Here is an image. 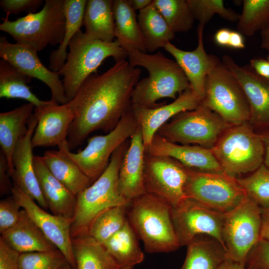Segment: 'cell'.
Instances as JSON below:
<instances>
[{
	"label": "cell",
	"instance_id": "obj_1",
	"mask_svg": "<svg viewBox=\"0 0 269 269\" xmlns=\"http://www.w3.org/2000/svg\"><path fill=\"white\" fill-rule=\"evenodd\" d=\"M140 70L126 59L101 74L90 75L68 102L74 115L70 126L68 145L70 150L81 144L96 131L108 133L132 107V97L139 81Z\"/></svg>",
	"mask_w": 269,
	"mask_h": 269
},
{
	"label": "cell",
	"instance_id": "obj_2",
	"mask_svg": "<svg viewBox=\"0 0 269 269\" xmlns=\"http://www.w3.org/2000/svg\"><path fill=\"white\" fill-rule=\"evenodd\" d=\"M126 50L129 63L134 67L144 68L148 76L139 81L135 86L132 104L148 108H155L164 104L156 101L163 98L175 100L190 87L183 71L175 61L166 57L161 52L149 54L141 52L128 43L119 42Z\"/></svg>",
	"mask_w": 269,
	"mask_h": 269
},
{
	"label": "cell",
	"instance_id": "obj_3",
	"mask_svg": "<svg viewBox=\"0 0 269 269\" xmlns=\"http://www.w3.org/2000/svg\"><path fill=\"white\" fill-rule=\"evenodd\" d=\"M171 209L166 201L147 193L128 204V220L147 253H169L180 247L172 221Z\"/></svg>",
	"mask_w": 269,
	"mask_h": 269
},
{
	"label": "cell",
	"instance_id": "obj_4",
	"mask_svg": "<svg viewBox=\"0 0 269 269\" xmlns=\"http://www.w3.org/2000/svg\"><path fill=\"white\" fill-rule=\"evenodd\" d=\"M69 50L64 64L58 72L63 77L65 96L70 102L84 81L106 59L112 57L116 62L128 57L126 50L116 39L107 42L87 36L81 30L69 42Z\"/></svg>",
	"mask_w": 269,
	"mask_h": 269
},
{
	"label": "cell",
	"instance_id": "obj_5",
	"mask_svg": "<svg viewBox=\"0 0 269 269\" xmlns=\"http://www.w3.org/2000/svg\"><path fill=\"white\" fill-rule=\"evenodd\" d=\"M129 143L127 140L115 151L102 174L77 196L71 226V238L87 232L91 223L104 210L129 203L121 195L118 188L119 170Z\"/></svg>",
	"mask_w": 269,
	"mask_h": 269
},
{
	"label": "cell",
	"instance_id": "obj_6",
	"mask_svg": "<svg viewBox=\"0 0 269 269\" xmlns=\"http://www.w3.org/2000/svg\"><path fill=\"white\" fill-rule=\"evenodd\" d=\"M8 17L2 18L0 30L18 44L38 52L48 45H59L62 41L66 24L64 0H46L38 12L13 21Z\"/></svg>",
	"mask_w": 269,
	"mask_h": 269
},
{
	"label": "cell",
	"instance_id": "obj_7",
	"mask_svg": "<svg viewBox=\"0 0 269 269\" xmlns=\"http://www.w3.org/2000/svg\"><path fill=\"white\" fill-rule=\"evenodd\" d=\"M211 150L223 172L236 178L253 173L264 163V143L249 122L228 128Z\"/></svg>",
	"mask_w": 269,
	"mask_h": 269
},
{
	"label": "cell",
	"instance_id": "obj_8",
	"mask_svg": "<svg viewBox=\"0 0 269 269\" xmlns=\"http://www.w3.org/2000/svg\"><path fill=\"white\" fill-rule=\"evenodd\" d=\"M231 126L201 103L195 110L175 116L156 134L173 143L197 145L211 149L220 135Z\"/></svg>",
	"mask_w": 269,
	"mask_h": 269
},
{
	"label": "cell",
	"instance_id": "obj_9",
	"mask_svg": "<svg viewBox=\"0 0 269 269\" xmlns=\"http://www.w3.org/2000/svg\"><path fill=\"white\" fill-rule=\"evenodd\" d=\"M137 126L131 107L113 130L105 135L90 137L84 149L72 152L67 141L58 146V149L74 162L91 182L95 181L108 166L115 151L131 138Z\"/></svg>",
	"mask_w": 269,
	"mask_h": 269
},
{
	"label": "cell",
	"instance_id": "obj_10",
	"mask_svg": "<svg viewBox=\"0 0 269 269\" xmlns=\"http://www.w3.org/2000/svg\"><path fill=\"white\" fill-rule=\"evenodd\" d=\"M201 103L231 126L250 120L249 106L237 78L220 62L209 73L205 82V96Z\"/></svg>",
	"mask_w": 269,
	"mask_h": 269
},
{
	"label": "cell",
	"instance_id": "obj_11",
	"mask_svg": "<svg viewBox=\"0 0 269 269\" xmlns=\"http://www.w3.org/2000/svg\"><path fill=\"white\" fill-rule=\"evenodd\" d=\"M262 208L247 196L225 213L222 237L227 258L245 264L251 250L261 239Z\"/></svg>",
	"mask_w": 269,
	"mask_h": 269
},
{
	"label": "cell",
	"instance_id": "obj_12",
	"mask_svg": "<svg viewBox=\"0 0 269 269\" xmlns=\"http://www.w3.org/2000/svg\"><path fill=\"white\" fill-rule=\"evenodd\" d=\"M185 193L187 198L223 213L235 208L248 196L237 178L224 172H202L192 169Z\"/></svg>",
	"mask_w": 269,
	"mask_h": 269
},
{
	"label": "cell",
	"instance_id": "obj_13",
	"mask_svg": "<svg viewBox=\"0 0 269 269\" xmlns=\"http://www.w3.org/2000/svg\"><path fill=\"white\" fill-rule=\"evenodd\" d=\"M144 186L145 192L168 203L172 207L187 198L185 188L191 169L172 157L146 153Z\"/></svg>",
	"mask_w": 269,
	"mask_h": 269
},
{
	"label": "cell",
	"instance_id": "obj_14",
	"mask_svg": "<svg viewBox=\"0 0 269 269\" xmlns=\"http://www.w3.org/2000/svg\"><path fill=\"white\" fill-rule=\"evenodd\" d=\"M171 215L180 246H187L199 235H206L217 240L226 250L222 237L225 213L187 198L179 206L171 207Z\"/></svg>",
	"mask_w": 269,
	"mask_h": 269
},
{
	"label": "cell",
	"instance_id": "obj_15",
	"mask_svg": "<svg viewBox=\"0 0 269 269\" xmlns=\"http://www.w3.org/2000/svg\"><path fill=\"white\" fill-rule=\"evenodd\" d=\"M0 57L27 76L46 85L51 91V101L59 105L68 103L58 72L46 68L40 60L37 52L17 43H11L2 36L0 37Z\"/></svg>",
	"mask_w": 269,
	"mask_h": 269
},
{
	"label": "cell",
	"instance_id": "obj_16",
	"mask_svg": "<svg viewBox=\"0 0 269 269\" xmlns=\"http://www.w3.org/2000/svg\"><path fill=\"white\" fill-rule=\"evenodd\" d=\"M225 65L240 83L250 108L249 123L258 131L269 129V80L258 75L250 65L240 66L228 55L222 58Z\"/></svg>",
	"mask_w": 269,
	"mask_h": 269
},
{
	"label": "cell",
	"instance_id": "obj_17",
	"mask_svg": "<svg viewBox=\"0 0 269 269\" xmlns=\"http://www.w3.org/2000/svg\"><path fill=\"white\" fill-rule=\"evenodd\" d=\"M11 194L47 238L63 253L68 263L76 269L71 236L72 220L48 213L15 186H13Z\"/></svg>",
	"mask_w": 269,
	"mask_h": 269
},
{
	"label": "cell",
	"instance_id": "obj_18",
	"mask_svg": "<svg viewBox=\"0 0 269 269\" xmlns=\"http://www.w3.org/2000/svg\"><path fill=\"white\" fill-rule=\"evenodd\" d=\"M204 24L199 23L197 27L198 44L192 51H185L171 42L164 47L180 67L187 77L193 93L201 100L205 96V82L211 70L221 61L216 56L208 54L203 44Z\"/></svg>",
	"mask_w": 269,
	"mask_h": 269
},
{
	"label": "cell",
	"instance_id": "obj_19",
	"mask_svg": "<svg viewBox=\"0 0 269 269\" xmlns=\"http://www.w3.org/2000/svg\"><path fill=\"white\" fill-rule=\"evenodd\" d=\"M37 124V118L33 112L26 134L18 141L14 148L12 158L13 171L11 177L13 186L46 209L48 207L41 192L33 164L31 139Z\"/></svg>",
	"mask_w": 269,
	"mask_h": 269
},
{
	"label": "cell",
	"instance_id": "obj_20",
	"mask_svg": "<svg viewBox=\"0 0 269 269\" xmlns=\"http://www.w3.org/2000/svg\"><path fill=\"white\" fill-rule=\"evenodd\" d=\"M201 102L190 87L169 104L155 108L132 104L133 114L141 128L145 147L150 143L157 131L170 119L181 112L196 109Z\"/></svg>",
	"mask_w": 269,
	"mask_h": 269
},
{
	"label": "cell",
	"instance_id": "obj_21",
	"mask_svg": "<svg viewBox=\"0 0 269 269\" xmlns=\"http://www.w3.org/2000/svg\"><path fill=\"white\" fill-rule=\"evenodd\" d=\"M37 124L31 139L33 148L57 147L67 141L68 131L74 118L70 104H55L43 109L35 108Z\"/></svg>",
	"mask_w": 269,
	"mask_h": 269
},
{
	"label": "cell",
	"instance_id": "obj_22",
	"mask_svg": "<svg viewBox=\"0 0 269 269\" xmlns=\"http://www.w3.org/2000/svg\"><path fill=\"white\" fill-rule=\"evenodd\" d=\"M145 146L138 125L131 137L119 170L118 188L128 201L145 193L144 186Z\"/></svg>",
	"mask_w": 269,
	"mask_h": 269
},
{
	"label": "cell",
	"instance_id": "obj_23",
	"mask_svg": "<svg viewBox=\"0 0 269 269\" xmlns=\"http://www.w3.org/2000/svg\"><path fill=\"white\" fill-rule=\"evenodd\" d=\"M145 152L151 155L172 157L195 171L224 172L211 149L197 145L173 143L156 134L145 147Z\"/></svg>",
	"mask_w": 269,
	"mask_h": 269
},
{
	"label": "cell",
	"instance_id": "obj_24",
	"mask_svg": "<svg viewBox=\"0 0 269 269\" xmlns=\"http://www.w3.org/2000/svg\"><path fill=\"white\" fill-rule=\"evenodd\" d=\"M33 164L40 190L48 208L52 214L72 220L77 196L52 174L41 156H34Z\"/></svg>",
	"mask_w": 269,
	"mask_h": 269
},
{
	"label": "cell",
	"instance_id": "obj_25",
	"mask_svg": "<svg viewBox=\"0 0 269 269\" xmlns=\"http://www.w3.org/2000/svg\"><path fill=\"white\" fill-rule=\"evenodd\" d=\"M0 238L20 254L58 249L23 209L21 210L18 222L1 234Z\"/></svg>",
	"mask_w": 269,
	"mask_h": 269
},
{
	"label": "cell",
	"instance_id": "obj_26",
	"mask_svg": "<svg viewBox=\"0 0 269 269\" xmlns=\"http://www.w3.org/2000/svg\"><path fill=\"white\" fill-rule=\"evenodd\" d=\"M35 106L24 104L12 110L0 113V145L5 155L11 177L13 171L12 158L18 141L26 134Z\"/></svg>",
	"mask_w": 269,
	"mask_h": 269
},
{
	"label": "cell",
	"instance_id": "obj_27",
	"mask_svg": "<svg viewBox=\"0 0 269 269\" xmlns=\"http://www.w3.org/2000/svg\"><path fill=\"white\" fill-rule=\"evenodd\" d=\"M31 78L21 72L10 63L0 60V97L20 99L32 104L35 108L41 109L57 104L51 101H43L33 94L28 84Z\"/></svg>",
	"mask_w": 269,
	"mask_h": 269
},
{
	"label": "cell",
	"instance_id": "obj_28",
	"mask_svg": "<svg viewBox=\"0 0 269 269\" xmlns=\"http://www.w3.org/2000/svg\"><path fill=\"white\" fill-rule=\"evenodd\" d=\"M71 238L76 269H123L104 246L87 232Z\"/></svg>",
	"mask_w": 269,
	"mask_h": 269
},
{
	"label": "cell",
	"instance_id": "obj_29",
	"mask_svg": "<svg viewBox=\"0 0 269 269\" xmlns=\"http://www.w3.org/2000/svg\"><path fill=\"white\" fill-rule=\"evenodd\" d=\"M83 25L88 37L105 42L114 41L115 24L113 12V0H87Z\"/></svg>",
	"mask_w": 269,
	"mask_h": 269
},
{
	"label": "cell",
	"instance_id": "obj_30",
	"mask_svg": "<svg viewBox=\"0 0 269 269\" xmlns=\"http://www.w3.org/2000/svg\"><path fill=\"white\" fill-rule=\"evenodd\" d=\"M41 158L52 174L75 196L90 185V179L60 150L46 151Z\"/></svg>",
	"mask_w": 269,
	"mask_h": 269
},
{
	"label": "cell",
	"instance_id": "obj_31",
	"mask_svg": "<svg viewBox=\"0 0 269 269\" xmlns=\"http://www.w3.org/2000/svg\"><path fill=\"white\" fill-rule=\"evenodd\" d=\"M137 237L128 220L124 226L103 245L123 269H133L144 260Z\"/></svg>",
	"mask_w": 269,
	"mask_h": 269
},
{
	"label": "cell",
	"instance_id": "obj_32",
	"mask_svg": "<svg viewBox=\"0 0 269 269\" xmlns=\"http://www.w3.org/2000/svg\"><path fill=\"white\" fill-rule=\"evenodd\" d=\"M113 12L115 24V37L142 52H147L135 11L130 0H113Z\"/></svg>",
	"mask_w": 269,
	"mask_h": 269
},
{
	"label": "cell",
	"instance_id": "obj_33",
	"mask_svg": "<svg viewBox=\"0 0 269 269\" xmlns=\"http://www.w3.org/2000/svg\"><path fill=\"white\" fill-rule=\"evenodd\" d=\"M137 21L147 51L152 53L165 46L175 37L161 14L153 3L139 11Z\"/></svg>",
	"mask_w": 269,
	"mask_h": 269
},
{
	"label": "cell",
	"instance_id": "obj_34",
	"mask_svg": "<svg viewBox=\"0 0 269 269\" xmlns=\"http://www.w3.org/2000/svg\"><path fill=\"white\" fill-rule=\"evenodd\" d=\"M197 238L187 246L186 257L180 269H218L227 258L225 249L213 238Z\"/></svg>",
	"mask_w": 269,
	"mask_h": 269
},
{
	"label": "cell",
	"instance_id": "obj_35",
	"mask_svg": "<svg viewBox=\"0 0 269 269\" xmlns=\"http://www.w3.org/2000/svg\"><path fill=\"white\" fill-rule=\"evenodd\" d=\"M87 0H64L66 17L63 39L56 50H53L49 58V69L58 72L64 64L68 53L67 49L74 35L83 25Z\"/></svg>",
	"mask_w": 269,
	"mask_h": 269
},
{
	"label": "cell",
	"instance_id": "obj_36",
	"mask_svg": "<svg viewBox=\"0 0 269 269\" xmlns=\"http://www.w3.org/2000/svg\"><path fill=\"white\" fill-rule=\"evenodd\" d=\"M128 205L112 207L101 212L89 226L88 234L97 242L103 244L127 222Z\"/></svg>",
	"mask_w": 269,
	"mask_h": 269
},
{
	"label": "cell",
	"instance_id": "obj_37",
	"mask_svg": "<svg viewBox=\"0 0 269 269\" xmlns=\"http://www.w3.org/2000/svg\"><path fill=\"white\" fill-rule=\"evenodd\" d=\"M269 27V0H244L237 21L238 31L248 36Z\"/></svg>",
	"mask_w": 269,
	"mask_h": 269
},
{
	"label": "cell",
	"instance_id": "obj_38",
	"mask_svg": "<svg viewBox=\"0 0 269 269\" xmlns=\"http://www.w3.org/2000/svg\"><path fill=\"white\" fill-rule=\"evenodd\" d=\"M152 3L175 33L192 28L195 18L186 0H153Z\"/></svg>",
	"mask_w": 269,
	"mask_h": 269
},
{
	"label": "cell",
	"instance_id": "obj_39",
	"mask_svg": "<svg viewBox=\"0 0 269 269\" xmlns=\"http://www.w3.org/2000/svg\"><path fill=\"white\" fill-rule=\"evenodd\" d=\"M237 179L248 196L262 208L269 206V168L264 163L250 175Z\"/></svg>",
	"mask_w": 269,
	"mask_h": 269
},
{
	"label": "cell",
	"instance_id": "obj_40",
	"mask_svg": "<svg viewBox=\"0 0 269 269\" xmlns=\"http://www.w3.org/2000/svg\"><path fill=\"white\" fill-rule=\"evenodd\" d=\"M195 19L205 24L215 14L230 21H238L239 14L227 8L222 0H186Z\"/></svg>",
	"mask_w": 269,
	"mask_h": 269
},
{
	"label": "cell",
	"instance_id": "obj_41",
	"mask_svg": "<svg viewBox=\"0 0 269 269\" xmlns=\"http://www.w3.org/2000/svg\"><path fill=\"white\" fill-rule=\"evenodd\" d=\"M67 261L59 250L20 253L19 269H59Z\"/></svg>",
	"mask_w": 269,
	"mask_h": 269
},
{
	"label": "cell",
	"instance_id": "obj_42",
	"mask_svg": "<svg viewBox=\"0 0 269 269\" xmlns=\"http://www.w3.org/2000/svg\"><path fill=\"white\" fill-rule=\"evenodd\" d=\"M20 206L15 198L11 196L0 201V233L14 226L18 221Z\"/></svg>",
	"mask_w": 269,
	"mask_h": 269
},
{
	"label": "cell",
	"instance_id": "obj_43",
	"mask_svg": "<svg viewBox=\"0 0 269 269\" xmlns=\"http://www.w3.org/2000/svg\"><path fill=\"white\" fill-rule=\"evenodd\" d=\"M246 269H269V242L261 238L249 254Z\"/></svg>",
	"mask_w": 269,
	"mask_h": 269
},
{
	"label": "cell",
	"instance_id": "obj_44",
	"mask_svg": "<svg viewBox=\"0 0 269 269\" xmlns=\"http://www.w3.org/2000/svg\"><path fill=\"white\" fill-rule=\"evenodd\" d=\"M43 1L42 0H0V7L8 17L11 14H18L22 12H26L27 14L36 12Z\"/></svg>",
	"mask_w": 269,
	"mask_h": 269
},
{
	"label": "cell",
	"instance_id": "obj_45",
	"mask_svg": "<svg viewBox=\"0 0 269 269\" xmlns=\"http://www.w3.org/2000/svg\"><path fill=\"white\" fill-rule=\"evenodd\" d=\"M19 254L0 238V269H19Z\"/></svg>",
	"mask_w": 269,
	"mask_h": 269
},
{
	"label": "cell",
	"instance_id": "obj_46",
	"mask_svg": "<svg viewBox=\"0 0 269 269\" xmlns=\"http://www.w3.org/2000/svg\"><path fill=\"white\" fill-rule=\"evenodd\" d=\"M9 173V167L4 153L0 151V193L1 195L11 193L12 185Z\"/></svg>",
	"mask_w": 269,
	"mask_h": 269
},
{
	"label": "cell",
	"instance_id": "obj_47",
	"mask_svg": "<svg viewBox=\"0 0 269 269\" xmlns=\"http://www.w3.org/2000/svg\"><path fill=\"white\" fill-rule=\"evenodd\" d=\"M250 65L260 76L269 80V62L261 58H254L250 60Z\"/></svg>",
	"mask_w": 269,
	"mask_h": 269
},
{
	"label": "cell",
	"instance_id": "obj_48",
	"mask_svg": "<svg viewBox=\"0 0 269 269\" xmlns=\"http://www.w3.org/2000/svg\"><path fill=\"white\" fill-rule=\"evenodd\" d=\"M231 30L228 28H221L215 34L214 40L220 46H228Z\"/></svg>",
	"mask_w": 269,
	"mask_h": 269
},
{
	"label": "cell",
	"instance_id": "obj_49",
	"mask_svg": "<svg viewBox=\"0 0 269 269\" xmlns=\"http://www.w3.org/2000/svg\"><path fill=\"white\" fill-rule=\"evenodd\" d=\"M245 46L242 34L238 31L231 30L228 46L235 49H243Z\"/></svg>",
	"mask_w": 269,
	"mask_h": 269
},
{
	"label": "cell",
	"instance_id": "obj_50",
	"mask_svg": "<svg viewBox=\"0 0 269 269\" xmlns=\"http://www.w3.org/2000/svg\"><path fill=\"white\" fill-rule=\"evenodd\" d=\"M260 135L265 148L264 164L269 168V129L256 131Z\"/></svg>",
	"mask_w": 269,
	"mask_h": 269
},
{
	"label": "cell",
	"instance_id": "obj_51",
	"mask_svg": "<svg viewBox=\"0 0 269 269\" xmlns=\"http://www.w3.org/2000/svg\"><path fill=\"white\" fill-rule=\"evenodd\" d=\"M218 269H246L245 264L235 262L227 258Z\"/></svg>",
	"mask_w": 269,
	"mask_h": 269
},
{
	"label": "cell",
	"instance_id": "obj_52",
	"mask_svg": "<svg viewBox=\"0 0 269 269\" xmlns=\"http://www.w3.org/2000/svg\"><path fill=\"white\" fill-rule=\"evenodd\" d=\"M133 8L135 11L142 10L150 5L151 0H130Z\"/></svg>",
	"mask_w": 269,
	"mask_h": 269
},
{
	"label": "cell",
	"instance_id": "obj_53",
	"mask_svg": "<svg viewBox=\"0 0 269 269\" xmlns=\"http://www.w3.org/2000/svg\"><path fill=\"white\" fill-rule=\"evenodd\" d=\"M261 238L269 242V217L263 216Z\"/></svg>",
	"mask_w": 269,
	"mask_h": 269
},
{
	"label": "cell",
	"instance_id": "obj_54",
	"mask_svg": "<svg viewBox=\"0 0 269 269\" xmlns=\"http://www.w3.org/2000/svg\"><path fill=\"white\" fill-rule=\"evenodd\" d=\"M261 47L269 51V28L261 31Z\"/></svg>",
	"mask_w": 269,
	"mask_h": 269
},
{
	"label": "cell",
	"instance_id": "obj_55",
	"mask_svg": "<svg viewBox=\"0 0 269 269\" xmlns=\"http://www.w3.org/2000/svg\"><path fill=\"white\" fill-rule=\"evenodd\" d=\"M262 216L269 217V206L262 208Z\"/></svg>",
	"mask_w": 269,
	"mask_h": 269
},
{
	"label": "cell",
	"instance_id": "obj_56",
	"mask_svg": "<svg viewBox=\"0 0 269 269\" xmlns=\"http://www.w3.org/2000/svg\"><path fill=\"white\" fill-rule=\"evenodd\" d=\"M74 269L73 268H72L68 263L65 264L64 266H63L60 269Z\"/></svg>",
	"mask_w": 269,
	"mask_h": 269
},
{
	"label": "cell",
	"instance_id": "obj_57",
	"mask_svg": "<svg viewBox=\"0 0 269 269\" xmlns=\"http://www.w3.org/2000/svg\"><path fill=\"white\" fill-rule=\"evenodd\" d=\"M267 60L269 62V55L268 56Z\"/></svg>",
	"mask_w": 269,
	"mask_h": 269
},
{
	"label": "cell",
	"instance_id": "obj_58",
	"mask_svg": "<svg viewBox=\"0 0 269 269\" xmlns=\"http://www.w3.org/2000/svg\"></svg>",
	"mask_w": 269,
	"mask_h": 269
}]
</instances>
